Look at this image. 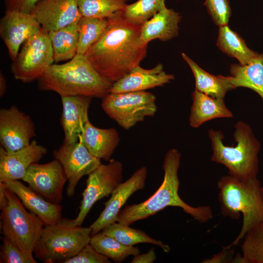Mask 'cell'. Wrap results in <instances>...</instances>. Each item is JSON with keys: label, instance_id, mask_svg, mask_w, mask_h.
<instances>
[{"label": "cell", "instance_id": "1", "mask_svg": "<svg viewBox=\"0 0 263 263\" xmlns=\"http://www.w3.org/2000/svg\"><path fill=\"white\" fill-rule=\"evenodd\" d=\"M141 26L126 19L121 10L116 12L84 55L100 75L117 81L139 65L147 55L148 44L140 38Z\"/></svg>", "mask_w": 263, "mask_h": 263}, {"label": "cell", "instance_id": "2", "mask_svg": "<svg viewBox=\"0 0 263 263\" xmlns=\"http://www.w3.org/2000/svg\"><path fill=\"white\" fill-rule=\"evenodd\" d=\"M181 156L176 149H171L167 152L163 164L164 179L158 189L146 201L127 206L121 209L117 222L130 225L155 215L168 207H180L200 223H206L213 217L210 206L193 207L185 202L179 196L178 172Z\"/></svg>", "mask_w": 263, "mask_h": 263}, {"label": "cell", "instance_id": "3", "mask_svg": "<svg viewBox=\"0 0 263 263\" xmlns=\"http://www.w3.org/2000/svg\"><path fill=\"white\" fill-rule=\"evenodd\" d=\"M38 81L39 90L54 92L61 97L84 95L102 98L110 93L113 84L80 54L63 64H52Z\"/></svg>", "mask_w": 263, "mask_h": 263}, {"label": "cell", "instance_id": "4", "mask_svg": "<svg viewBox=\"0 0 263 263\" xmlns=\"http://www.w3.org/2000/svg\"><path fill=\"white\" fill-rule=\"evenodd\" d=\"M217 188L222 215L233 220L243 215L238 235L231 244L224 246L229 248L238 245L251 227L263 222V192L257 178L240 180L225 175L218 181Z\"/></svg>", "mask_w": 263, "mask_h": 263}, {"label": "cell", "instance_id": "5", "mask_svg": "<svg viewBox=\"0 0 263 263\" xmlns=\"http://www.w3.org/2000/svg\"><path fill=\"white\" fill-rule=\"evenodd\" d=\"M235 128V146L224 144V136L221 131H209L213 151L211 160L224 165L228 169L229 175L238 179L257 178L260 143L248 124L239 121Z\"/></svg>", "mask_w": 263, "mask_h": 263}, {"label": "cell", "instance_id": "6", "mask_svg": "<svg viewBox=\"0 0 263 263\" xmlns=\"http://www.w3.org/2000/svg\"><path fill=\"white\" fill-rule=\"evenodd\" d=\"M92 229L75 224L74 220L62 218L57 223L44 225L33 253L45 263H64L90 244Z\"/></svg>", "mask_w": 263, "mask_h": 263}, {"label": "cell", "instance_id": "7", "mask_svg": "<svg viewBox=\"0 0 263 263\" xmlns=\"http://www.w3.org/2000/svg\"><path fill=\"white\" fill-rule=\"evenodd\" d=\"M5 191L7 202L0 209L2 234L20 249L33 252L44 224L36 214L26 210L14 193L6 187Z\"/></svg>", "mask_w": 263, "mask_h": 263}, {"label": "cell", "instance_id": "8", "mask_svg": "<svg viewBox=\"0 0 263 263\" xmlns=\"http://www.w3.org/2000/svg\"><path fill=\"white\" fill-rule=\"evenodd\" d=\"M54 62L50 38L41 28L23 43L11 70L16 79L30 83L39 79Z\"/></svg>", "mask_w": 263, "mask_h": 263}, {"label": "cell", "instance_id": "9", "mask_svg": "<svg viewBox=\"0 0 263 263\" xmlns=\"http://www.w3.org/2000/svg\"><path fill=\"white\" fill-rule=\"evenodd\" d=\"M156 96L146 91L109 93L102 98L101 107L111 119L129 130L157 110Z\"/></svg>", "mask_w": 263, "mask_h": 263}, {"label": "cell", "instance_id": "10", "mask_svg": "<svg viewBox=\"0 0 263 263\" xmlns=\"http://www.w3.org/2000/svg\"><path fill=\"white\" fill-rule=\"evenodd\" d=\"M123 171V165L120 162L111 159L108 164H101L88 175L79 211L74 219L76 225H81L97 201L111 195L121 183Z\"/></svg>", "mask_w": 263, "mask_h": 263}, {"label": "cell", "instance_id": "11", "mask_svg": "<svg viewBox=\"0 0 263 263\" xmlns=\"http://www.w3.org/2000/svg\"><path fill=\"white\" fill-rule=\"evenodd\" d=\"M54 158L62 165L67 178L66 193L74 196L81 178L88 175L101 164V159L94 156L82 141L63 144L53 151Z\"/></svg>", "mask_w": 263, "mask_h": 263}, {"label": "cell", "instance_id": "12", "mask_svg": "<svg viewBox=\"0 0 263 263\" xmlns=\"http://www.w3.org/2000/svg\"><path fill=\"white\" fill-rule=\"evenodd\" d=\"M21 180L48 201L59 204L67 178L62 165L55 159L45 164H32Z\"/></svg>", "mask_w": 263, "mask_h": 263}, {"label": "cell", "instance_id": "13", "mask_svg": "<svg viewBox=\"0 0 263 263\" xmlns=\"http://www.w3.org/2000/svg\"><path fill=\"white\" fill-rule=\"evenodd\" d=\"M36 136L35 124L30 116L15 105L0 110V143L9 152L28 146Z\"/></svg>", "mask_w": 263, "mask_h": 263}, {"label": "cell", "instance_id": "14", "mask_svg": "<svg viewBox=\"0 0 263 263\" xmlns=\"http://www.w3.org/2000/svg\"><path fill=\"white\" fill-rule=\"evenodd\" d=\"M41 28L31 13L5 10L0 20V36L12 61L16 59L24 41Z\"/></svg>", "mask_w": 263, "mask_h": 263}, {"label": "cell", "instance_id": "15", "mask_svg": "<svg viewBox=\"0 0 263 263\" xmlns=\"http://www.w3.org/2000/svg\"><path fill=\"white\" fill-rule=\"evenodd\" d=\"M147 169L142 167L126 181L119 184L104 205L105 207L98 218L90 226L91 236L107 226L117 222L118 213L127 201L135 192L145 187Z\"/></svg>", "mask_w": 263, "mask_h": 263}, {"label": "cell", "instance_id": "16", "mask_svg": "<svg viewBox=\"0 0 263 263\" xmlns=\"http://www.w3.org/2000/svg\"><path fill=\"white\" fill-rule=\"evenodd\" d=\"M31 13L48 33L77 22L81 17L77 0H40Z\"/></svg>", "mask_w": 263, "mask_h": 263}, {"label": "cell", "instance_id": "17", "mask_svg": "<svg viewBox=\"0 0 263 263\" xmlns=\"http://www.w3.org/2000/svg\"><path fill=\"white\" fill-rule=\"evenodd\" d=\"M47 150L33 140L27 147L9 152L0 148V182L22 179L29 167L38 163L46 154Z\"/></svg>", "mask_w": 263, "mask_h": 263}, {"label": "cell", "instance_id": "18", "mask_svg": "<svg viewBox=\"0 0 263 263\" xmlns=\"http://www.w3.org/2000/svg\"><path fill=\"white\" fill-rule=\"evenodd\" d=\"M62 112L60 124L64 132L63 143L72 144L79 141L88 120L91 97L84 95L61 97Z\"/></svg>", "mask_w": 263, "mask_h": 263}, {"label": "cell", "instance_id": "19", "mask_svg": "<svg viewBox=\"0 0 263 263\" xmlns=\"http://www.w3.org/2000/svg\"><path fill=\"white\" fill-rule=\"evenodd\" d=\"M174 78L173 75L164 71L163 65L161 63L149 69L138 65L124 77L114 82L110 93L145 91L162 86Z\"/></svg>", "mask_w": 263, "mask_h": 263}, {"label": "cell", "instance_id": "20", "mask_svg": "<svg viewBox=\"0 0 263 263\" xmlns=\"http://www.w3.org/2000/svg\"><path fill=\"white\" fill-rule=\"evenodd\" d=\"M4 183L7 188L18 197L25 207L41 220L44 225L55 224L61 220L62 207L59 204L48 201L18 180Z\"/></svg>", "mask_w": 263, "mask_h": 263}, {"label": "cell", "instance_id": "21", "mask_svg": "<svg viewBox=\"0 0 263 263\" xmlns=\"http://www.w3.org/2000/svg\"><path fill=\"white\" fill-rule=\"evenodd\" d=\"M79 139L94 156L106 161L111 159L120 140L115 129L98 128L89 120L85 125Z\"/></svg>", "mask_w": 263, "mask_h": 263}, {"label": "cell", "instance_id": "22", "mask_svg": "<svg viewBox=\"0 0 263 263\" xmlns=\"http://www.w3.org/2000/svg\"><path fill=\"white\" fill-rule=\"evenodd\" d=\"M181 19L180 13L164 8L142 25V41L146 44L155 39L166 41L177 36Z\"/></svg>", "mask_w": 263, "mask_h": 263}, {"label": "cell", "instance_id": "23", "mask_svg": "<svg viewBox=\"0 0 263 263\" xmlns=\"http://www.w3.org/2000/svg\"><path fill=\"white\" fill-rule=\"evenodd\" d=\"M192 104L189 117L190 125L198 128L205 122L217 118L233 117L224 98L209 96L196 90L192 94Z\"/></svg>", "mask_w": 263, "mask_h": 263}, {"label": "cell", "instance_id": "24", "mask_svg": "<svg viewBox=\"0 0 263 263\" xmlns=\"http://www.w3.org/2000/svg\"><path fill=\"white\" fill-rule=\"evenodd\" d=\"M229 72V79L234 89L240 87L250 89L263 100V53L245 65L232 64Z\"/></svg>", "mask_w": 263, "mask_h": 263}, {"label": "cell", "instance_id": "25", "mask_svg": "<svg viewBox=\"0 0 263 263\" xmlns=\"http://www.w3.org/2000/svg\"><path fill=\"white\" fill-rule=\"evenodd\" d=\"M182 56L194 75L195 90L213 97L224 98L228 91L234 89L229 76L212 75L204 70L186 54L182 53Z\"/></svg>", "mask_w": 263, "mask_h": 263}, {"label": "cell", "instance_id": "26", "mask_svg": "<svg viewBox=\"0 0 263 263\" xmlns=\"http://www.w3.org/2000/svg\"><path fill=\"white\" fill-rule=\"evenodd\" d=\"M78 21L48 33L55 63L70 60L77 54Z\"/></svg>", "mask_w": 263, "mask_h": 263}, {"label": "cell", "instance_id": "27", "mask_svg": "<svg viewBox=\"0 0 263 263\" xmlns=\"http://www.w3.org/2000/svg\"><path fill=\"white\" fill-rule=\"evenodd\" d=\"M217 45L222 52L237 59L241 65L248 63L259 54L249 49L239 35L227 25L219 27Z\"/></svg>", "mask_w": 263, "mask_h": 263}, {"label": "cell", "instance_id": "28", "mask_svg": "<svg viewBox=\"0 0 263 263\" xmlns=\"http://www.w3.org/2000/svg\"><path fill=\"white\" fill-rule=\"evenodd\" d=\"M90 244L98 253L116 263H122L129 256L140 253L137 247L125 245L102 231L91 236Z\"/></svg>", "mask_w": 263, "mask_h": 263}, {"label": "cell", "instance_id": "29", "mask_svg": "<svg viewBox=\"0 0 263 263\" xmlns=\"http://www.w3.org/2000/svg\"><path fill=\"white\" fill-rule=\"evenodd\" d=\"M129 226L115 222L104 228L102 232L127 246H134L140 243H149L160 247L165 252H168L170 250L169 246L161 241L152 238L143 230L134 229Z\"/></svg>", "mask_w": 263, "mask_h": 263}, {"label": "cell", "instance_id": "30", "mask_svg": "<svg viewBox=\"0 0 263 263\" xmlns=\"http://www.w3.org/2000/svg\"><path fill=\"white\" fill-rule=\"evenodd\" d=\"M242 242V254L237 255L233 263H263V222L248 230Z\"/></svg>", "mask_w": 263, "mask_h": 263}, {"label": "cell", "instance_id": "31", "mask_svg": "<svg viewBox=\"0 0 263 263\" xmlns=\"http://www.w3.org/2000/svg\"><path fill=\"white\" fill-rule=\"evenodd\" d=\"M108 24V19L81 17L78 21L77 54L85 55L101 37Z\"/></svg>", "mask_w": 263, "mask_h": 263}, {"label": "cell", "instance_id": "32", "mask_svg": "<svg viewBox=\"0 0 263 263\" xmlns=\"http://www.w3.org/2000/svg\"><path fill=\"white\" fill-rule=\"evenodd\" d=\"M81 17L109 19L126 5L123 0H77Z\"/></svg>", "mask_w": 263, "mask_h": 263}, {"label": "cell", "instance_id": "33", "mask_svg": "<svg viewBox=\"0 0 263 263\" xmlns=\"http://www.w3.org/2000/svg\"><path fill=\"white\" fill-rule=\"evenodd\" d=\"M166 7L165 0H138L126 4L121 12L128 21L142 25Z\"/></svg>", "mask_w": 263, "mask_h": 263}, {"label": "cell", "instance_id": "34", "mask_svg": "<svg viewBox=\"0 0 263 263\" xmlns=\"http://www.w3.org/2000/svg\"><path fill=\"white\" fill-rule=\"evenodd\" d=\"M0 248V263H37L33 252L24 251L5 236L2 239Z\"/></svg>", "mask_w": 263, "mask_h": 263}, {"label": "cell", "instance_id": "35", "mask_svg": "<svg viewBox=\"0 0 263 263\" xmlns=\"http://www.w3.org/2000/svg\"><path fill=\"white\" fill-rule=\"evenodd\" d=\"M204 4L217 25H227L231 13L228 0H206Z\"/></svg>", "mask_w": 263, "mask_h": 263}, {"label": "cell", "instance_id": "36", "mask_svg": "<svg viewBox=\"0 0 263 263\" xmlns=\"http://www.w3.org/2000/svg\"><path fill=\"white\" fill-rule=\"evenodd\" d=\"M110 259L98 253L89 244L76 255L66 261L64 263H111Z\"/></svg>", "mask_w": 263, "mask_h": 263}, {"label": "cell", "instance_id": "37", "mask_svg": "<svg viewBox=\"0 0 263 263\" xmlns=\"http://www.w3.org/2000/svg\"><path fill=\"white\" fill-rule=\"evenodd\" d=\"M40 0H4L5 10H16L31 13Z\"/></svg>", "mask_w": 263, "mask_h": 263}, {"label": "cell", "instance_id": "38", "mask_svg": "<svg viewBox=\"0 0 263 263\" xmlns=\"http://www.w3.org/2000/svg\"><path fill=\"white\" fill-rule=\"evenodd\" d=\"M223 250L210 259L206 260L204 263H233L234 251L231 248H226L223 246Z\"/></svg>", "mask_w": 263, "mask_h": 263}, {"label": "cell", "instance_id": "39", "mask_svg": "<svg viewBox=\"0 0 263 263\" xmlns=\"http://www.w3.org/2000/svg\"><path fill=\"white\" fill-rule=\"evenodd\" d=\"M157 256L154 248L151 247L147 253H139L133 256L132 263H152L156 259Z\"/></svg>", "mask_w": 263, "mask_h": 263}, {"label": "cell", "instance_id": "40", "mask_svg": "<svg viewBox=\"0 0 263 263\" xmlns=\"http://www.w3.org/2000/svg\"><path fill=\"white\" fill-rule=\"evenodd\" d=\"M6 186L3 182H0V208L1 209L6 204Z\"/></svg>", "mask_w": 263, "mask_h": 263}, {"label": "cell", "instance_id": "41", "mask_svg": "<svg viewBox=\"0 0 263 263\" xmlns=\"http://www.w3.org/2000/svg\"><path fill=\"white\" fill-rule=\"evenodd\" d=\"M6 90V80L2 73H0V96L2 97Z\"/></svg>", "mask_w": 263, "mask_h": 263}, {"label": "cell", "instance_id": "42", "mask_svg": "<svg viewBox=\"0 0 263 263\" xmlns=\"http://www.w3.org/2000/svg\"><path fill=\"white\" fill-rule=\"evenodd\" d=\"M262 191L263 192V186H262Z\"/></svg>", "mask_w": 263, "mask_h": 263}, {"label": "cell", "instance_id": "43", "mask_svg": "<svg viewBox=\"0 0 263 263\" xmlns=\"http://www.w3.org/2000/svg\"><path fill=\"white\" fill-rule=\"evenodd\" d=\"M124 0L125 2H126V1H128V0Z\"/></svg>", "mask_w": 263, "mask_h": 263}]
</instances>
